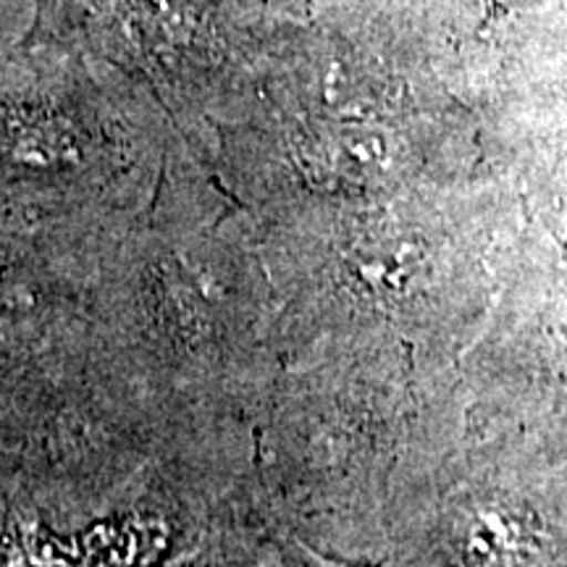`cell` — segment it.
<instances>
[{"label":"cell","instance_id":"obj_1","mask_svg":"<svg viewBox=\"0 0 567 567\" xmlns=\"http://www.w3.org/2000/svg\"><path fill=\"white\" fill-rule=\"evenodd\" d=\"M189 0H38L21 48H63L116 66L166 74L200 45Z\"/></svg>","mask_w":567,"mask_h":567},{"label":"cell","instance_id":"obj_2","mask_svg":"<svg viewBox=\"0 0 567 567\" xmlns=\"http://www.w3.org/2000/svg\"><path fill=\"white\" fill-rule=\"evenodd\" d=\"M455 547L465 567H534L538 538L530 523L515 507H471L460 520Z\"/></svg>","mask_w":567,"mask_h":567},{"label":"cell","instance_id":"obj_3","mask_svg":"<svg viewBox=\"0 0 567 567\" xmlns=\"http://www.w3.org/2000/svg\"><path fill=\"white\" fill-rule=\"evenodd\" d=\"M310 161L334 179L371 182L392 166V145L384 134L368 126H337L318 134Z\"/></svg>","mask_w":567,"mask_h":567},{"label":"cell","instance_id":"obj_4","mask_svg":"<svg viewBox=\"0 0 567 567\" xmlns=\"http://www.w3.org/2000/svg\"><path fill=\"white\" fill-rule=\"evenodd\" d=\"M421 250L405 234H371L350 255L354 284L375 297H389L413 287L421 271Z\"/></svg>","mask_w":567,"mask_h":567},{"label":"cell","instance_id":"obj_5","mask_svg":"<svg viewBox=\"0 0 567 567\" xmlns=\"http://www.w3.org/2000/svg\"><path fill=\"white\" fill-rule=\"evenodd\" d=\"M313 565H316V567H350V565L331 563V559H323V557H313Z\"/></svg>","mask_w":567,"mask_h":567}]
</instances>
